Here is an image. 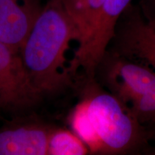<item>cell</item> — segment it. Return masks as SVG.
<instances>
[{
    "label": "cell",
    "instance_id": "obj_1",
    "mask_svg": "<svg viewBox=\"0 0 155 155\" xmlns=\"http://www.w3.org/2000/svg\"><path fill=\"white\" fill-rule=\"evenodd\" d=\"M78 33L63 0H50L42 8L19 53L34 84L42 94L61 91L72 84L65 58Z\"/></svg>",
    "mask_w": 155,
    "mask_h": 155
},
{
    "label": "cell",
    "instance_id": "obj_2",
    "mask_svg": "<svg viewBox=\"0 0 155 155\" xmlns=\"http://www.w3.org/2000/svg\"><path fill=\"white\" fill-rule=\"evenodd\" d=\"M85 99L96 136L97 153L127 152L144 141L143 125L115 95L98 91Z\"/></svg>",
    "mask_w": 155,
    "mask_h": 155
},
{
    "label": "cell",
    "instance_id": "obj_3",
    "mask_svg": "<svg viewBox=\"0 0 155 155\" xmlns=\"http://www.w3.org/2000/svg\"><path fill=\"white\" fill-rule=\"evenodd\" d=\"M111 56L108 83L114 95L141 125L155 124V73L141 64Z\"/></svg>",
    "mask_w": 155,
    "mask_h": 155
},
{
    "label": "cell",
    "instance_id": "obj_4",
    "mask_svg": "<svg viewBox=\"0 0 155 155\" xmlns=\"http://www.w3.org/2000/svg\"><path fill=\"white\" fill-rule=\"evenodd\" d=\"M42 96L19 50L0 42V108L10 112L24 111L38 105Z\"/></svg>",
    "mask_w": 155,
    "mask_h": 155
},
{
    "label": "cell",
    "instance_id": "obj_5",
    "mask_svg": "<svg viewBox=\"0 0 155 155\" xmlns=\"http://www.w3.org/2000/svg\"><path fill=\"white\" fill-rule=\"evenodd\" d=\"M111 55L150 67L155 73V28L140 7H127L116 25Z\"/></svg>",
    "mask_w": 155,
    "mask_h": 155
},
{
    "label": "cell",
    "instance_id": "obj_6",
    "mask_svg": "<svg viewBox=\"0 0 155 155\" xmlns=\"http://www.w3.org/2000/svg\"><path fill=\"white\" fill-rule=\"evenodd\" d=\"M131 0H104L101 13L96 28L86 43L78 47L69 63V71L74 75L83 68L89 78H93L104 59L113 39L120 17L130 5Z\"/></svg>",
    "mask_w": 155,
    "mask_h": 155
},
{
    "label": "cell",
    "instance_id": "obj_7",
    "mask_svg": "<svg viewBox=\"0 0 155 155\" xmlns=\"http://www.w3.org/2000/svg\"><path fill=\"white\" fill-rule=\"evenodd\" d=\"M42 8L40 0H0V42L20 50Z\"/></svg>",
    "mask_w": 155,
    "mask_h": 155
},
{
    "label": "cell",
    "instance_id": "obj_8",
    "mask_svg": "<svg viewBox=\"0 0 155 155\" xmlns=\"http://www.w3.org/2000/svg\"><path fill=\"white\" fill-rule=\"evenodd\" d=\"M49 129L44 125L30 124L0 130V155L48 154Z\"/></svg>",
    "mask_w": 155,
    "mask_h": 155
},
{
    "label": "cell",
    "instance_id": "obj_9",
    "mask_svg": "<svg viewBox=\"0 0 155 155\" xmlns=\"http://www.w3.org/2000/svg\"><path fill=\"white\" fill-rule=\"evenodd\" d=\"M78 33L79 47L91 35L99 19L104 0H63Z\"/></svg>",
    "mask_w": 155,
    "mask_h": 155
},
{
    "label": "cell",
    "instance_id": "obj_10",
    "mask_svg": "<svg viewBox=\"0 0 155 155\" xmlns=\"http://www.w3.org/2000/svg\"><path fill=\"white\" fill-rule=\"evenodd\" d=\"M87 153L86 144L77 135L65 129L50 131L48 154L83 155Z\"/></svg>",
    "mask_w": 155,
    "mask_h": 155
},
{
    "label": "cell",
    "instance_id": "obj_11",
    "mask_svg": "<svg viewBox=\"0 0 155 155\" xmlns=\"http://www.w3.org/2000/svg\"><path fill=\"white\" fill-rule=\"evenodd\" d=\"M140 9L145 19L155 28V0H142Z\"/></svg>",
    "mask_w": 155,
    "mask_h": 155
}]
</instances>
